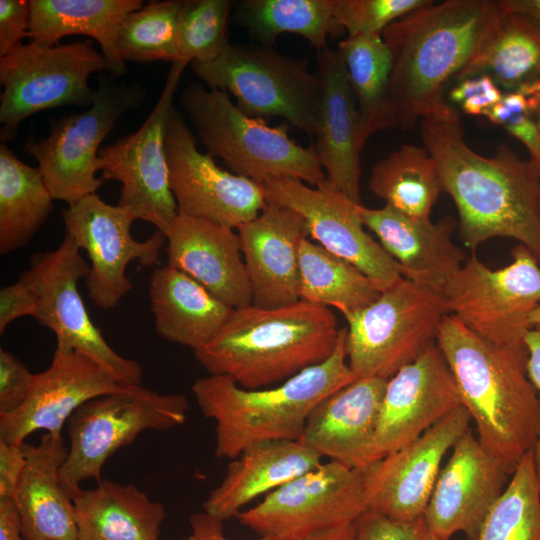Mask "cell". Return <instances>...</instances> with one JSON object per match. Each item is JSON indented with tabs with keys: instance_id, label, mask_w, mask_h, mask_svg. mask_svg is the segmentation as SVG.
Returning <instances> with one entry per match:
<instances>
[{
	"instance_id": "cell-1",
	"label": "cell",
	"mask_w": 540,
	"mask_h": 540,
	"mask_svg": "<svg viewBox=\"0 0 540 540\" xmlns=\"http://www.w3.org/2000/svg\"><path fill=\"white\" fill-rule=\"evenodd\" d=\"M420 135L456 205L465 245L474 251L491 238H512L540 264V165L505 145L492 157L477 154L448 103L420 121Z\"/></svg>"
},
{
	"instance_id": "cell-2",
	"label": "cell",
	"mask_w": 540,
	"mask_h": 540,
	"mask_svg": "<svg viewBox=\"0 0 540 540\" xmlns=\"http://www.w3.org/2000/svg\"><path fill=\"white\" fill-rule=\"evenodd\" d=\"M504 12L502 0H446L387 26L381 35L391 71L381 130L412 129L441 109L447 83L470 63Z\"/></svg>"
},
{
	"instance_id": "cell-3",
	"label": "cell",
	"mask_w": 540,
	"mask_h": 540,
	"mask_svg": "<svg viewBox=\"0 0 540 540\" xmlns=\"http://www.w3.org/2000/svg\"><path fill=\"white\" fill-rule=\"evenodd\" d=\"M436 344L478 440L512 473L540 433V399L527 374L526 346L493 344L451 314L444 317Z\"/></svg>"
},
{
	"instance_id": "cell-4",
	"label": "cell",
	"mask_w": 540,
	"mask_h": 540,
	"mask_svg": "<svg viewBox=\"0 0 540 540\" xmlns=\"http://www.w3.org/2000/svg\"><path fill=\"white\" fill-rule=\"evenodd\" d=\"M339 331L327 307L302 300L276 308L250 304L234 309L194 356L210 375H227L242 388L261 389L326 361Z\"/></svg>"
},
{
	"instance_id": "cell-5",
	"label": "cell",
	"mask_w": 540,
	"mask_h": 540,
	"mask_svg": "<svg viewBox=\"0 0 540 540\" xmlns=\"http://www.w3.org/2000/svg\"><path fill=\"white\" fill-rule=\"evenodd\" d=\"M347 328H341L332 355L269 389H245L227 375H209L192 385L196 402L216 423L215 455L236 458L264 441L300 440L307 419L325 397L358 377L348 365Z\"/></svg>"
},
{
	"instance_id": "cell-6",
	"label": "cell",
	"mask_w": 540,
	"mask_h": 540,
	"mask_svg": "<svg viewBox=\"0 0 540 540\" xmlns=\"http://www.w3.org/2000/svg\"><path fill=\"white\" fill-rule=\"evenodd\" d=\"M179 103L207 153L221 158L232 173L259 184L289 177L316 187L326 180L313 146L291 139L287 123L271 127L248 116L226 91L191 83Z\"/></svg>"
},
{
	"instance_id": "cell-7",
	"label": "cell",
	"mask_w": 540,
	"mask_h": 540,
	"mask_svg": "<svg viewBox=\"0 0 540 540\" xmlns=\"http://www.w3.org/2000/svg\"><path fill=\"white\" fill-rule=\"evenodd\" d=\"M447 314L441 292L403 277L346 318L349 367L358 378H391L436 343Z\"/></svg>"
},
{
	"instance_id": "cell-8",
	"label": "cell",
	"mask_w": 540,
	"mask_h": 540,
	"mask_svg": "<svg viewBox=\"0 0 540 540\" xmlns=\"http://www.w3.org/2000/svg\"><path fill=\"white\" fill-rule=\"evenodd\" d=\"M189 403L181 394H160L141 385L96 397L67 421L70 438L60 480L73 497L80 484L101 480L105 462L145 430L167 431L187 420Z\"/></svg>"
},
{
	"instance_id": "cell-9",
	"label": "cell",
	"mask_w": 540,
	"mask_h": 540,
	"mask_svg": "<svg viewBox=\"0 0 540 540\" xmlns=\"http://www.w3.org/2000/svg\"><path fill=\"white\" fill-rule=\"evenodd\" d=\"M191 68L210 88L232 94L250 117H282L314 135L321 82L303 61L284 56L272 47L231 45L217 58L193 62Z\"/></svg>"
},
{
	"instance_id": "cell-10",
	"label": "cell",
	"mask_w": 540,
	"mask_h": 540,
	"mask_svg": "<svg viewBox=\"0 0 540 540\" xmlns=\"http://www.w3.org/2000/svg\"><path fill=\"white\" fill-rule=\"evenodd\" d=\"M108 71V63L90 39L68 44L20 43L0 58V139L14 140L31 115L56 107H89L95 90L91 74Z\"/></svg>"
},
{
	"instance_id": "cell-11",
	"label": "cell",
	"mask_w": 540,
	"mask_h": 540,
	"mask_svg": "<svg viewBox=\"0 0 540 540\" xmlns=\"http://www.w3.org/2000/svg\"><path fill=\"white\" fill-rule=\"evenodd\" d=\"M512 262L491 269L467 258L442 294L449 314L479 337L500 346L523 347L529 318L540 305V264L518 244Z\"/></svg>"
},
{
	"instance_id": "cell-12",
	"label": "cell",
	"mask_w": 540,
	"mask_h": 540,
	"mask_svg": "<svg viewBox=\"0 0 540 540\" xmlns=\"http://www.w3.org/2000/svg\"><path fill=\"white\" fill-rule=\"evenodd\" d=\"M143 92L102 75L93 103L84 112L53 121L49 135L39 141L27 139L24 150L38 162L54 200L72 206L96 193L102 185L96 177L100 144L116 122L140 104Z\"/></svg>"
},
{
	"instance_id": "cell-13",
	"label": "cell",
	"mask_w": 540,
	"mask_h": 540,
	"mask_svg": "<svg viewBox=\"0 0 540 540\" xmlns=\"http://www.w3.org/2000/svg\"><path fill=\"white\" fill-rule=\"evenodd\" d=\"M89 269L81 250L66 234L55 250L35 253L29 269L21 274L38 296L33 318L54 332L56 348L86 355L125 385H141V365L119 355L87 312L78 281L87 277Z\"/></svg>"
},
{
	"instance_id": "cell-14",
	"label": "cell",
	"mask_w": 540,
	"mask_h": 540,
	"mask_svg": "<svg viewBox=\"0 0 540 540\" xmlns=\"http://www.w3.org/2000/svg\"><path fill=\"white\" fill-rule=\"evenodd\" d=\"M366 510L362 470L329 460L266 494L235 518L260 537L305 540L352 524Z\"/></svg>"
},
{
	"instance_id": "cell-15",
	"label": "cell",
	"mask_w": 540,
	"mask_h": 540,
	"mask_svg": "<svg viewBox=\"0 0 540 540\" xmlns=\"http://www.w3.org/2000/svg\"><path fill=\"white\" fill-rule=\"evenodd\" d=\"M185 67L172 63L157 102L139 129L99 151L101 179L121 183L118 205L164 234L178 216L170 187L166 133Z\"/></svg>"
},
{
	"instance_id": "cell-16",
	"label": "cell",
	"mask_w": 540,
	"mask_h": 540,
	"mask_svg": "<svg viewBox=\"0 0 540 540\" xmlns=\"http://www.w3.org/2000/svg\"><path fill=\"white\" fill-rule=\"evenodd\" d=\"M62 216L66 235L90 259L86 288L90 300L102 310L114 308L132 290L126 275L128 264L135 260L144 266L157 264L166 242L159 230L146 240L134 239L131 227L136 216L118 204L106 203L96 193L68 206Z\"/></svg>"
},
{
	"instance_id": "cell-17",
	"label": "cell",
	"mask_w": 540,
	"mask_h": 540,
	"mask_svg": "<svg viewBox=\"0 0 540 540\" xmlns=\"http://www.w3.org/2000/svg\"><path fill=\"white\" fill-rule=\"evenodd\" d=\"M262 186L268 202L296 211L316 243L352 263L381 291L403 278L399 264L365 231L361 204L326 180L310 187L297 178L281 177Z\"/></svg>"
},
{
	"instance_id": "cell-18",
	"label": "cell",
	"mask_w": 540,
	"mask_h": 540,
	"mask_svg": "<svg viewBox=\"0 0 540 540\" xmlns=\"http://www.w3.org/2000/svg\"><path fill=\"white\" fill-rule=\"evenodd\" d=\"M166 154L178 215L238 229L268 203L262 184L221 169L212 156L197 149L175 108L167 127Z\"/></svg>"
},
{
	"instance_id": "cell-19",
	"label": "cell",
	"mask_w": 540,
	"mask_h": 540,
	"mask_svg": "<svg viewBox=\"0 0 540 540\" xmlns=\"http://www.w3.org/2000/svg\"><path fill=\"white\" fill-rule=\"evenodd\" d=\"M471 421L460 405L415 440L361 469L367 510L397 521L422 517L444 456Z\"/></svg>"
},
{
	"instance_id": "cell-20",
	"label": "cell",
	"mask_w": 540,
	"mask_h": 540,
	"mask_svg": "<svg viewBox=\"0 0 540 540\" xmlns=\"http://www.w3.org/2000/svg\"><path fill=\"white\" fill-rule=\"evenodd\" d=\"M441 467L424 519L438 537L464 533L476 540L484 519L504 491L511 472L468 429Z\"/></svg>"
},
{
	"instance_id": "cell-21",
	"label": "cell",
	"mask_w": 540,
	"mask_h": 540,
	"mask_svg": "<svg viewBox=\"0 0 540 540\" xmlns=\"http://www.w3.org/2000/svg\"><path fill=\"white\" fill-rule=\"evenodd\" d=\"M461 405L437 344L388 379L369 464L418 438Z\"/></svg>"
},
{
	"instance_id": "cell-22",
	"label": "cell",
	"mask_w": 540,
	"mask_h": 540,
	"mask_svg": "<svg viewBox=\"0 0 540 540\" xmlns=\"http://www.w3.org/2000/svg\"><path fill=\"white\" fill-rule=\"evenodd\" d=\"M127 387L86 355L56 348L49 367L34 374L23 404L0 414V440L22 445L35 431L62 432L80 406Z\"/></svg>"
},
{
	"instance_id": "cell-23",
	"label": "cell",
	"mask_w": 540,
	"mask_h": 540,
	"mask_svg": "<svg viewBox=\"0 0 540 540\" xmlns=\"http://www.w3.org/2000/svg\"><path fill=\"white\" fill-rule=\"evenodd\" d=\"M252 305L276 308L300 300L299 249L307 236L294 210L268 202L260 214L237 229Z\"/></svg>"
},
{
	"instance_id": "cell-24",
	"label": "cell",
	"mask_w": 540,
	"mask_h": 540,
	"mask_svg": "<svg viewBox=\"0 0 540 540\" xmlns=\"http://www.w3.org/2000/svg\"><path fill=\"white\" fill-rule=\"evenodd\" d=\"M321 93L313 149L326 181L355 203L360 201V118L357 102L338 51H317Z\"/></svg>"
},
{
	"instance_id": "cell-25",
	"label": "cell",
	"mask_w": 540,
	"mask_h": 540,
	"mask_svg": "<svg viewBox=\"0 0 540 540\" xmlns=\"http://www.w3.org/2000/svg\"><path fill=\"white\" fill-rule=\"evenodd\" d=\"M165 236L167 265L181 270L234 309L252 303L240 240L234 229L178 215Z\"/></svg>"
},
{
	"instance_id": "cell-26",
	"label": "cell",
	"mask_w": 540,
	"mask_h": 540,
	"mask_svg": "<svg viewBox=\"0 0 540 540\" xmlns=\"http://www.w3.org/2000/svg\"><path fill=\"white\" fill-rule=\"evenodd\" d=\"M387 381L359 377L325 397L310 413L300 440L322 458L366 467Z\"/></svg>"
},
{
	"instance_id": "cell-27",
	"label": "cell",
	"mask_w": 540,
	"mask_h": 540,
	"mask_svg": "<svg viewBox=\"0 0 540 540\" xmlns=\"http://www.w3.org/2000/svg\"><path fill=\"white\" fill-rule=\"evenodd\" d=\"M359 213L364 226L399 264L403 277L415 283L442 293L467 259L452 241L456 222L450 216L433 223L410 218L388 205L379 209L360 205Z\"/></svg>"
},
{
	"instance_id": "cell-28",
	"label": "cell",
	"mask_w": 540,
	"mask_h": 540,
	"mask_svg": "<svg viewBox=\"0 0 540 540\" xmlns=\"http://www.w3.org/2000/svg\"><path fill=\"white\" fill-rule=\"evenodd\" d=\"M22 448L26 463L13 501L25 540H79L73 499L60 480L68 454L62 432Z\"/></svg>"
},
{
	"instance_id": "cell-29",
	"label": "cell",
	"mask_w": 540,
	"mask_h": 540,
	"mask_svg": "<svg viewBox=\"0 0 540 540\" xmlns=\"http://www.w3.org/2000/svg\"><path fill=\"white\" fill-rule=\"evenodd\" d=\"M322 463V457L301 440H272L244 449L228 465L225 476L208 495L203 511L225 521L259 496L268 494Z\"/></svg>"
},
{
	"instance_id": "cell-30",
	"label": "cell",
	"mask_w": 540,
	"mask_h": 540,
	"mask_svg": "<svg viewBox=\"0 0 540 540\" xmlns=\"http://www.w3.org/2000/svg\"><path fill=\"white\" fill-rule=\"evenodd\" d=\"M148 296L157 334L193 351L212 341L234 310L169 265L153 270Z\"/></svg>"
},
{
	"instance_id": "cell-31",
	"label": "cell",
	"mask_w": 540,
	"mask_h": 540,
	"mask_svg": "<svg viewBox=\"0 0 540 540\" xmlns=\"http://www.w3.org/2000/svg\"><path fill=\"white\" fill-rule=\"evenodd\" d=\"M142 6L141 0H30L27 38L43 45H56L70 35L93 38L106 58L108 72L120 76L126 64L117 50L119 28Z\"/></svg>"
},
{
	"instance_id": "cell-32",
	"label": "cell",
	"mask_w": 540,
	"mask_h": 540,
	"mask_svg": "<svg viewBox=\"0 0 540 540\" xmlns=\"http://www.w3.org/2000/svg\"><path fill=\"white\" fill-rule=\"evenodd\" d=\"M72 499L79 540H159L165 508L132 484L101 479Z\"/></svg>"
},
{
	"instance_id": "cell-33",
	"label": "cell",
	"mask_w": 540,
	"mask_h": 540,
	"mask_svg": "<svg viewBox=\"0 0 540 540\" xmlns=\"http://www.w3.org/2000/svg\"><path fill=\"white\" fill-rule=\"evenodd\" d=\"M487 75L499 86L516 90L540 78V24L505 9L500 21L457 81Z\"/></svg>"
},
{
	"instance_id": "cell-34",
	"label": "cell",
	"mask_w": 540,
	"mask_h": 540,
	"mask_svg": "<svg viewBox=\"0 0 540 540\" xmlns=\"http://www.w3.org/2000/svg\"><path fill=\"white\" fill-rule=\"evenodd\" d=\"M53 197L38 167L0 146V253L6 255L35 235L53 209Z\"/></svg>"
},
{
	"instance_id": "cell-35",
	"label": "cell",
	"mask_w": 540,
	"mask_h": 540,
	"mask_svg": "<svg viewBox=\"0 0 540 540\" xmlns=\"http://www.w3.org/2000/svg\"><path fill=\"white\" fill-rule=\"evenodd\" d=\"M375 283L352 263L304 237L299 249L300 300L334 307L346 318L381 294Z\"/></svg>"
},
{
	"instance_id": "cell-36",
	"label": "cell",
	"mask_w": 540,
	"mask_h": 540,
	"mask_svg": "<svg viewBox=\"0 0 540 540\" xmlns=\"http://www.w3.org/2000/svg\"><path fill=\"white\" fill-rule=\"evenodd\" d=\"M368 187L401 214L430 219L443 187L435 159L425 146L404 144L374 165Z\"/></svg>"
},
{
	"instance_id": "cell-37",
	"label": "cell",
	"mask_w": 540,
	"mask_h": 540,
	"mask_svg": "<svg viewBox=\"0 0 540 540\" xmlns=\"http://www.w3.org/2000/svg\"><path fill=\"white\" fill-rule=\"evenodd\" d=\"M236 22L261 45L272 47L282 33H295L315 47H327L342 26L332 12V0H243L236 6Z\"/></svg>"
},
{
	"instance_id": "cell-38",
	"label": "cell",
	"mask_w": 540,
	"mask_h": 540,
	"mask_svg": "<svg viewBox=\"0 0 540 540\" xmlns=\"http://www.w3.org/2000/svg\"><path fill=\"white\" fill-rule=\"evenodd\" d=\"M343 60L360 118L363 146L381 130L391 71V53L381 34L348 36L337 50Z\"/></svg>"
},
{
	"instance_id": "cell-39",
	"label": "cell",
	"mask_w": 540,
	"mask_h": 540,
	"mask_svg": "<svg viewBox=\"0 0 540 540\" xmlns=\"http://www.w3.org/2000/svg\"><path fill=\"white\" fill-rule=\"evenodd\" d=\"M476 540H540V482L533 451L516 465Z\"/></svg>"
},
{
	"instance_id": "cell-40",
	"label": "cell",
	"mask_w": 540,
	"mask_h": 540,
	"mask_svg": "<svg viewBox=\"0 0 540 540\" xmlns=\"http://www.w3.org/2000/svg\"><path fill=\"white\" fill-rule=\"evenodd\" d=\"M183 3L182 0L152 1L130 13L117 36L121 59L177 62Z\"/></svg>"
},
{
	"instance_id": "cell-41",
	"label": "cell",
	"mask_w": 540,
	"mask_h": 540,
	"mask_svg": "<svg viewBox=\"0 0 540 540\" xmlns=\"http://www.w3.org/2000/svg\"><path fill=\"white\" fill-rule=\"evenodd\" d=\"M230 0H186L179 29V60L184 65L208 62L229 46L227 21Z\"/></svg>"
},
{
	"instance_id": "cell-42",
	"label": "cell",
	"mask_w": 540,
	"mask_h": 540,
	"mask_svg": "<svg viewBox=\"0 0 540 540\" xmlns=\"http://www.w3.org/2000/svg\"><path fill=\"white\" fill-rule=\"evenodd\" d=\"M430 0H332L336 21L348 36L382 34L399 18L431 4Z\"/></svg>"
},
{
	"instance_id": "cell-43",
	"label": "cell",
	"mask_w": 540,
	"mask_h": 540,
	"mask_svg": "<svg viewBox=\"0 0 540 540\" xmlns=\"http://www.w3.org/2000/svg\"><path fill=\"white\" fill-rule=\"evenodd\" d=\"M354 540H445L434 534L424 517L397 521L372 510L354 522Z\"/></svg>"
},
{
	"instance_id": "cell-44",
	"label": "cell",
	"mask_w": 540,
	"mask_h": 540,
	"mask_svg": "<svg viewBox=\"0 0 540 540\" xmlns=\"http://www.w3.org/2000/svg\"><path fill=\"white\" fill-rule=\"evenodd\" d=\"M34 374L11 352L0 349V414L15 411L26 400Z\"/></svg>"
},
{
	"instance_id": "cell-45",
	"label": "cell",
	"mask_w": 540,
	"mask_h": 540,
	"mask_svg": "<svg viewBox=\"0 0 540 540\" xmlns=\"http://www.w3.org/2000/svg\"><path fill=\"white\" fill-rule=\"evenodd\" d=\"M502 96L499 86L487 75L461 79L449 91L450 100L472 116H484Z\"/></svg>"
},
{
	"instance_id": "cell-46",
	"label": "cell",
	"mask_w": 540,
	"mask_h": 540,
	"mask_svg": "<svg viewBox=\"0 0 540 540\" xmlns=\"http://www.w3.org/2000/svg\"><path fill=\"white\" fill-rule=\"evenodd\" d=\"M30 0H0V56L4 57L28 36Z\"/></svg>"
},
{
	"instance_id": "cell-47",
	"label": "cell",
	"mask_w": 540,
	"mask_h": 540,
	"mask_svg": "<svg viewBox=\"0 0 540 540\" xmlns=\"http://www.w3.org/2000/svg\"><path fill=\"white\" fill-rule=\"evenodd\" d=\"M37 306L38 296L22 275L13 284L3 286L0 290V334L16 319L34 317Z\"/></svg>"
},
{
	"instance_id": "cell-48",
	"label": "cell",
	"mask_w": 540,
	"mask_h": 540,
	"mask_svg": "<svg viewBox=\"0 0 540 540\" xmlns=\"http://www.w3.org/2000/svg\"><path fill=\"white\" fill-rule=\"evenodd\" d=\"M26 463L22 445L0 440V499H12Z\"/></svg>"
},
{
	"instance_id": "cell-49",
	"label": "cell",
	"mask_w": 540,
	"mask_h": 540,
	"mask_svg": "<svg viewBox=\"0 0 540 540\" xmlns=\"http://www.w3.org/2000/svg\"><path fill=\"white\" fill-rule=\"evenodd\" d=\"M528 352L527 374L540 399V325L530 328L524 338ZM534 464L540 482V433L533 449Z\"/></svg>"
},
{
	"instance_id": "cell-50",
	"label": "cell",
	"mask_w": 540,
	"mask_h": 540,
	"mask_svg": "<svg viewBox=\"0 0 540 540\" xmlns=\"http://www.w3.org/2000/svg\"><path fill=\"white\" fill-rule=\"evenodd\" d=\"M523 114L530 115L528 101L526 96L516 89L503 94L500 101L490 108L484 116L493 124L503 127L513 117Z\"/></svg>"
},
{
	"instance_id": "cell-51",
	"label": "cell",
	"mask_w": 540,
	"mask_h": 540,
	"mask_svg": "<svg viewBox=\"0 0 540 540\" xmlns=\"http://www.w3.org/2000/svg\"><path fill=\"white\" fill-rule=\"evenodd\" d=\"M503 127L527 147L531 160L540 165V131L532 117L527 114L515 116Z\"/></svg>"
},
{
	"instance_id": "cell-52",
	"label": "cell",
	"mask_w": 540,
	"mask_h": 540,
	"mask_svg": "<svg viewBox=\"0 0 540 540\" xmlns=\"http://www.w3.org/2000/svg\"><path fill=\"white\" fill-rule=\"evenodd\" d=\"M191 533L181 540H230L224 535L223 521L209 515L205 511L190 516ZM257 540H277L260 537Z\"/></svg>"
},
{
	"instance_id": "cell-53",
	"label": "cell",
	"mask_w": 540,
	"mask_h": 540,
	"mask_svg": "<svg viewBox=\"0 0 540 540\" xmlns=\"http://www.w3.org/2000/svg\"><path fill=\"white\" fill-rule=\"evenodd\" d=\"M0 540H25L15 502L0 499Z\"/></svg>"
},
{
	"instance_id": "cell-54",
	"label": "cell",
	"mask_w": 540,
	"mask_h": 540,
	"mask_svg": "<svg viewBox=\"0 0 540 540\" xmlns=\"http://www.w3.org/2000/svg\"><path fill=\"white\" fill-rule=\"evenodd\" d=\"M527 98L529 112L540 131V78L518 88Z\"/></svg>"
},
{
	"instance_id": "cell-55",
	"label": "cell",
	"mask_w": 540,
	"mask_h": 540,
	"mask_svg": "<svg viewBox=\"0 0 540 540\" xmlns=\"http://www.w3.org/2000/svg\"><path fill=\"white\" fill-rule=\"evenodd\" d=\"M502 3L507 11L528 16L540 24V0H502Z\"/></svg>"
},
{
	"instance_id": "cell-56",
	"label": "cell",
	"mask_w": 540,
	"mask_h": 540,
	"mask_svg": "<svg viewBox=\"0 0 540 540\" xmlns=\"http://www.w3.org/2000/svg\"><path fill=\"white\" fill-rule=\"evenodd\" d=\"M305 540H354V523L318 533Z\"/></svg>"
},
{
	"instance_id": "cell-57",
	"label": "cell",
	"mask_w": 540,
	"mask_h": 540,
	"mask_svg": "<svg viewBox=\"0 0 540 540\" xmlns=\"http://www.w3.org/2000/svg\"><path fill=\"white\" fill-rule=\"evenodd\" d=\"M529 323L531 328L540 325V305L531 313Z\"/></svg>"
}]
</instances>
